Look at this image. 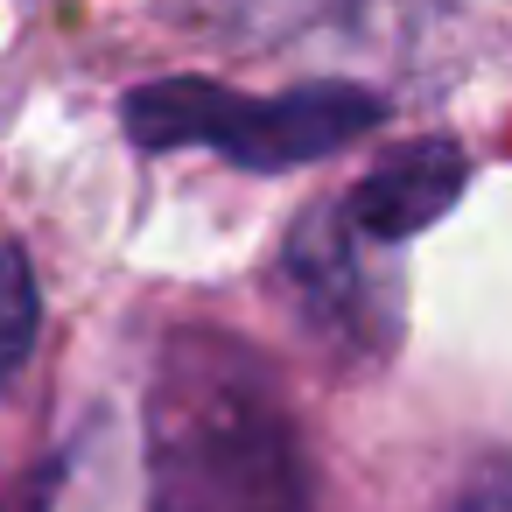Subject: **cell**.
<instances>
[{"mask_svg": "<svg viewBox=\"0 0 512 512\" xmlns=\"http://www.w3.org/2000/svg\"><path fill=\"white\" fill-rule=\"evenodd\" d=\"M148 512H309L295 421L232 337L183 330L148 407Z\"/></svg>", "mask_w": 512, "mask_h": 512, "instance_id": "obj_1", "label": "cell"}, {"mask_svg": "<svg viewBox=\"0 0 512 512\" xmlns=\"http://www.w3.org/2000/svg\"><path fill=\"white\" fill-rule=\"evenodd\" d=\"M449 512H512V463H498V470L470 477V484L456 491V505H449Z\"/></svg>", "mask_w": 512, "mask_h": 512, "instance_id": "obj_6", "label": "cell"}, {"mask_svg": "<svg viewBox=\"0 0 512 512\" xmlns=\"http://www.w3.org/2000/svg\"><path fill=\"white\" fill-rule=\"evenodd\" d=\"M463 183H470V162L456 141H407L400 155L372 162L337 211L365 246H407L463 197Z\"/></svg>", "mask_w": 512, "mask_h": 512, "instance_id": "obj_3", "label": "cell"}, {"mask_svg": "<svg viewBox=\"0 0 512 512\" xmlns=\"http://www.w3.org/2000/svg\"><path fill=\"white\" fill-rule=\"evenodd\" d=\"M36 323H43V295L36 274L15 246H0V386L22 372V358L36 351Z\"/></svg>", "mask_w": 512, "mask_h": 512, "instance_id": "obj_5", "label": "cell"}, {"mask_svg": "<svg viewBox=\"0 0 512 512\" xmlns=\"http://www.w3.org/2000/svg\"><path fill=\"white\" fill-rule=\"evenodd\" d=\"M344 0H190V15L232 43H281V36H302L316 22H330Z\"/></svg>", "mask_w": 512, "mask_h": 512, "instance_id": "obj_4", "label": "cell"}, {"mask_svg": "<svg viewBox=\"0 0 512 512\" xmlns=\"http://www.w3.org/2000/svg\"><path fill=\"white\" fill-rule=\"evenodd\" d=\"M386 106L365 85H295L281 99H246L211 78H162L127 99V134L141 148H211L239 169H302L365 141Z\"/></svg>", "mask_w": 512, "mask_h": 512, "instance_id": "obj_2", "label": "cell"}]
</instances>
